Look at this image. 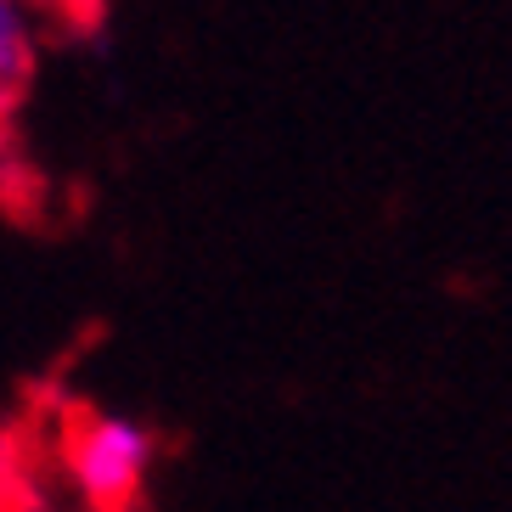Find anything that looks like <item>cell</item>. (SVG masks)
<instances>
[{"label": "cell", "mask_w": 512, "mask_h": 512, "mask_svg": "<svg viewBox=\"0 0 512 512\" xmlns=\"http://www.w3.org/2000/svg\"><path fill=\"white\" fill-rule=\"evenodd\" d=\"M40 62V29L17 0H0V102H23Z\"/></svg>", "instance_id": "7a4b0ae2"}, {"label": "cell", "mask_w": 512, "mask_h": 512, "mask_svg": "<svg viewBox=\"0 0 512 512\" xmlns=\"http://www.w3.org/2000/svg\"><path fill=\"white\" fill-rule=\"evenodd\" d=\"M158 462V439L147 422L91 411L68 428V479L91 512H130Z\"/></svg>", "instance_id": "6da1fadb"}]
</instances>
